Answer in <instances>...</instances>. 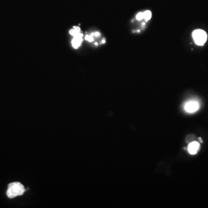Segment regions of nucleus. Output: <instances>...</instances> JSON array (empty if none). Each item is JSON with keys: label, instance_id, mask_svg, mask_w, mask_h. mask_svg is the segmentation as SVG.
I'll return each instance as SVG.
<instances>
[{"label": "nucleus", "instance_id": "6e6552de", "mask_svg": "<svg viewBox=\"0 0 208 208\" xmlns=\"http://www.w3.org/2000/svg\"><path fill=\"white\" fill-rule=\"evenodd\" d=\"M94 36L92 34L86 35L85 36V39L89 42H92L94 41Z\"/></svg>", "mask_w": 208, "mask_h": 208}, {"label": "nucleus", "instance_id": "20e7f679", "mask_svg": "<svg viewBox=\"0 0 208 208\" xmlns=\"http://www.w3.org/2000/svg\"><path fill=\"white\" fill-rule=\"evenodd\" d=\"M200 108L199 103L196 101H189L185 104L184 109L188 113H194L198 110Z\"/></svg>", "mask_w": 208, "mask_h": 208}, {"label": "nucleus", "instance_id": "39448f33", "mask_svg": "<svg viewBox=\"0 0 208 208\" xmlns=\"http://www.w3.org/2000/svg\"><path fill=\"white\" fill-rule=\"evenodd\" d=\"M200 149V144L196 141H193L189 143L188 146V151L191 154H195Z\"/></svg>", "mask_w": 208, "mask_h": 208}, {"label": "nucleus", "instance_id": "0eeeda50", "mask_svg": "<svg viewBox=\"0 0 208 208\" xmlns=\"http://www.w3.org/2000/svg\"><path fill=\"white\" fill-rule=\"evenodd\" d=\"M195 136L194 135H188L186 138V142L187 143H191L193 141H195Z\"/></svg>", "mask_w": 208, "mask_h": 208}, {"label": "nucleus", "instance_id": "1a4fd4ad", "mask_svg": "<svg viewBox=\"0 0 208 208\" xmlns=\"http://www.w3.org/2000/svg\"><path fill=\"white\" fill-rule=\"evenodd\" d=\"M136 18L138 20H141L142 19H144V16H143V13L142 12H139V14H137Z\"/></svg>", "mask_w": 208, "mask_h": 208}, {"label": "nucleus", "instance_id": "f03ea898", "mask_svg": "<svg viewBox=\"0 0 208 208\" xmlns=\"http://www.w3.org/2000/svg\"><path fill=\"white\" fill-rule=\"evenodd\" d=\"M69 34L74 36L71 43L72 47L75 49L79 48L83 42V34L80 32V28L78 26H74L69 31Z\"/></svg>", "mask_w": 208, "mask_h": 208}, {"label": "nucleus", "instance_id": "9d476101", "mask_svg": "<svg viewBox=\"0 0 208 208\" xmlns=\"http://www.w3.org/2000/svg\"><path fill=\"white\" fill-rule=\"evenodd\" d=\"M198 139L200 140V141L201 142H202V139H201V138H198Z\"/></svg>", "mask_w": 208, "mask_h": 208}, {"label": "nucleus", "instance_id": "423d86ee", "mask_svg": "<svg viewBox=\"0 0 208 208\" xmlns=\"http://www.w3.org/2000/svg\"><path fill=\"white\" fill-rule=\"evenodd\" d=\"M143 16L146 21L149 20L152 17V12L150 11H146L143 12Z\"/></svg>", "mask_w": 208, "mask_h": 208}, {"label": "nucleus", "instance_id": "7ed1b4c3", "mask_svg": "<svg viewBox=\"0 0 208 208\" xmlns=\"http://www.w3.org/2000/svg\"><path fill=\"white\" fill-rule=\"evenodd\" d=\"M193 38L195 43L199 46H202L207 40V34L202 30L197 29L193 33Z\"/></svg>", "mask_w": 208, "mask_h": 208}, {"label": "nucleus", "instance_id": "f257e3e1", "mask_svg": "<svg viewBox=\"0 0 208 208\" xmlns=\"http://www.w3.org/2000/svg\"><path fill=\"white\" fill-rule=\"evenodd\" d=\"M25 192V188L20 182H13L8 185L7 191V196L9 198H13L20 196Z\"/></svg>", "mask_w": 208, "mask_h": 208}]
</instances>
